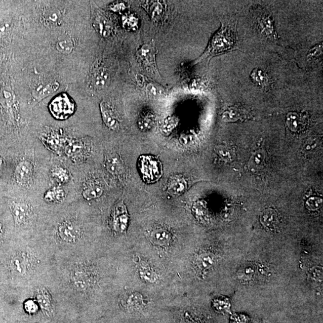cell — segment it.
Returning a JSON list of instances; mask_svg holds the SVG:
<instances>
[{"label": "cell", "instance_id": "cell-18", "mask_svg": "<svg viewBox=\"0 0 323 323\" xmlns=\"http://www.w3.org/2000/svg\"><path fill=\"white\" fill-rule=\"evenodd\" d=\"M252 81L262 88H268L270 86L271 80L268 73L260 69H255L250 75Z\"/></svg>", "mask_w": 323, "mask_h": 323}, {"label": "cell", "instance_id": "cell-3", "mask_svg": "<svg viewBox=\"0 0 323 323\" xmlns=\"http://www.w3.org/2000/svg\"><path fill=\"white\" fill-rule=\"evenodd\" d=\"M237 43L236 31L230 25L222 24V27L212 36L208 47L202 55L195 61L197 64L205 59L221 55L235 49Z\"/></svg>", "mask_w": 323, "mask_h": 323}, {"label": "cell", "instance_id": "cell-12", "mask_svg": "<svg viewBox=\"0 0 323 323\" xmlns=\"http://www.w3.org/2000/svg\"><path fill=\"white\" fill-rule=\"evenodd\" d=\"M93 25L99 35L106 38L111 35L113 27L109 19L100 10H95L93 13Z\"/></svg>", "mask_w": 323, "mask_h": 323}, {"label": "cell", "instance_id": "cell-28", "mask_svg": "<svg viewBox=\"0 0 323 323\" xmlns=\"http://www.w3.org/2000/svg\"><path fill=\"white\" fill-rule=\"evenodd\" d=\"M287 124L291 131H297L302 126L301 117L296 113H290L287 116Z\"/></svg>", "mask_w": 323, "mask_h": 323}, {"label": "cell", "instance_id": "cell-14", "mask_svg": "<svg viewBox=\"0 0 323 323\" xmlns=\"http://www.w3.org/2000/svg\"><path fill=\"white\" fill-rule=\"evenodd\" d=\"M31 261L27 255L19 253L14 256L10 260V268L20 276L27 274L31 268Z\"/></svg>", "mask_w": 323, "mask_h": 323}, {"label": "cell", "instance_id": "cell-26", "mask_svg": "<svg viewBox=\"0 0 323 323\" xmlns=\"http://www.w3.org/2000/svg\"><path fill=\"white\" fill-rule=\"evenodd\" d=\"M61 13L56 8H49L43 13L44 21L48 25H55L60 21Z\"/></svg>", "mask_w": 323, "mask_h": 323}, {"label": "cell", "instance_id": "cell-25", "mask_svg": "<svg viewBox=\"0 0 323 323\" xmlns=\"http://www.w3.org/2000/svg\"><path fill=\"white\" fill-rule=\"evenodd\" d=\"M56 48L62 54H69L72 52L74 44L72 39L69 36H61L56 42Z\"/></svg>", "mask_w": 323, "mask_h": 323}, {"label": "cell", "instance_id": "cell-4", "mask_svg": "<svg viewBox=\"0 0 323 323\" xmlns=\"http://www.w3.org/2000/svg\"><path fill=\"white\" fill-rule=\"evenodd\" d=\"M79 171L53 156L49 171V183L76 188Z\"/></svg>", "mask_w": 323, "mask_h": 323}, {"label": "cell", "instance_id": "cell-29", "mask_svg": "<svg viewBox=\"0 0 323 323\" xmlns=\"http://www.w3.org/2000/svg\"><path fill=\"white\" fill-rule=\"evenodd\" d=\"M214 257L211 254H203L198 258L197 264L201 270H208L214 264Z\"/></svg>", "mask_w": 323, "mask_h": 323}, {"label": "cell", "instance_id": "cell-34", "mask_svg": "<svg viewBox=\"0 0 323 323\" xmlns=\"http://www.w3.org/2000/svg\"><path fill=\"white\" fill-rule=\"evenodd\" d=\"M322 201L319 198H311L308 201L307 205L310 209H316L319 208L322 205Z\"/></svg>", "mask_w": 323, "mask_h": 323}, {"label": "cell", "instance_id": "cell-19", "mask_svg": "<svg viewBox=\"0 0 323 323\" xmlns=\"http://www.w3.org/2000/svg\"><path fill=\"white\" fill-rule=\"evenodd\" d=\"M187 188L186 181L183 177L175 176L169 180L168 189L170 194L178 195L182 194Z\"/></svg>", "mask_w": 323, "mask_h": 323}, {"label": "cell", "instance_id": "cell-2", "mask_svg": "<svg viewBox=\"0 0 323 323\" xmlns=\"http://www.w3.org/2000/svg\"><path fill=\"white\" fill-rule=\"evenodd\" d=\"M2 196L12 214L15 234L39 231L46 209L41 198Z\"/></svg>", "mask_w": 323, "mask_h": 323}, {"label": "cell", "instance_id": "cell-11", "mask_svg": "<svg viewBox=\"0 0 323 323\" xmlns=\"http://www.w3.org/2000/svg\"><path fill=\"white\" fill-rule=\"evenodd\" d=\"M100 106L102 120L105 125L112 131H118L121 123L114 109L105 101H102Z\"/></svg>", "mask_w": 323, "mask_h": 323}, {"label": "cell", "instance_id": "cell-24", "mask_svg": "<svg viewBox=\"0 0 323 323\" xmlns=\"http://www.w3.org/2000/svg\"><path fill=\"white\" fill-rule=\"evenodd\" d=\"M261 222L263 225L269 229L276 228L278 224V217L276 212L273 209H267L263 212Z\"/></svg>", "mask_w": 323, "mask_h": 323}, {"label": "cell", "instance_id": "cell-7", "mask_svg": "<svg viewBox=\"0 0 323 323\" xmlns=\"http://www.w3.org/2000/svg\"><path fill=\"white\" fill-rule=\"evenodd\" d=\"M49 110L55 120L66 121L75 113L76 104L66 93H62L50 102Z\"/></svg>", "mask_w": 323, "mask_h": 323}, {"label": "cell", "instance_id": "cell-6", "mask_svg": "<svg viewBox=\"0 0 323 323\" xmlns=\"http://www.w3.org/2000/svg\"><path fill=\"white\" fill-rule=\"evenodd\" d=\"M157 53L155 42L152 40L138 48L136 52V58L144 70L155 76H160L157 64Z\"/></svg>", "mask_w": 323, "mask_h": 323}, {"label": "cell", "instance_id": "cell-32", "mask_svg": "<svg viewBox=\"0 0 323 323\" xmlns=\"http://www.w3.org/2000/svg\"><path fill=\"white\" fill-rule=\"evenodd\" d=\"M24 310L27 312V313L30 315H33L38 311L39 304L38 303L32 299L27 300L24 303Z\"/></svg>", "mask_w": 323, "mask_h": 323}, {"label": "cell", "instance_id": "cell-1", "mask_svg": "<svg viewBox=\"0 0 323 323\" xmlns=\"http://www.w3.org/2000/svg\"><path fill=\"white\" fill-rule=\"evenodd\" d=\"M52 157L37 137L15 150L9 183L2 195L41 198L49 184Z\"/></svg>", "mask_w": 323, "mask_h": 323}, {"label": "cell", "instance_id": "cell-5", "mask_svg": "<svg viewBox=\"0 0 323 323\" xmlns=\"http://www.w3.org/2000/svg\"><path fill=\"white\" fill-rule=\"evenodd\" d=\"M137 166L141 178L147 183H154L162 175V166L155 156L141 155L137 162Z\"/></svg>", "mask_w": 323, "mask_h": 323}, {"label": "cell", "instance_id": "cell-9", "mask_svg": "<svg viewBox=\"0 0 323 323\" xmlns=\"http://www.w3.org/2000/svg\"><path fill=\"white\" fill-rule=\"evenodd\" d=\"M110 73L103 64L97 62L92 67L88 76V84L90 89L100 91L108 86L110 81Z\"/></svg>", "mask_w": 323, "mask_h": 323}, {"label": "cell", "instance_id": "cell-30", "mask_svg": "<svg viewBox=\"0 0 323 323\" xmlns=\"http://www.w3.org/2000/svg\"><path fill=\"white\" fill-rule=\"evenodd\" d=\"M123 25L127 30L135 31L138 28V19L132 14H127L123 18Z\"/></svg>", "mask_w": 323, "mask_h": 323}, {"label": "cell", "instance_id": "cell-15", "mask_svg": "<svg viewBox=\"0 0 323 323\" xmlns=\"http://www.w3.org/2000/svg\"><path fill=\"white\" fill-rule=\"evenodd\" d=\"M128 222L125 206L123 202L116 206L113 225L116 231H123L127 227Z\"/></svg>", "mask_w": 323, "mask_h": 323}, {"label": "cell", "instance_id": "cell-16", "mask_svg": "<svg viewBox=\"0 0 323 323\" xmlns=\"http://www.w3.org/2000/svg\"><path fill=\"white\" fill-rule=\"evenodd\" d=\"M59 87V84L56 81L39 84L33 91V97L36 101L40 102L55 92Z\"/></svg>", "mask_w": 323, "mask_h": 323}, {"label": "cell", "instance_id": "cell-23", "mask_svg": "<svg viewBox=\"0 0 323 323\" xmlns=\"http://www.w3.org/2000/svg\"><path fill=\"white\" fill-rule=\"evenodd\" d=\"M145 7L153 19H158L161 18L164 12V7L161 1L147 2Z\"/></svg>", "mask_w": 323, "mask_h": 323}, {"label": "cell", "instance_id": "cell-8", "mask_svg": "<svg viewBox=\"0 0 323 323\" xmlns=\"http://www.w3.org/2000/svg\"><path fill=\"white\" fill-rule=\"evenodd\" d=\"M14 151L0 144V195L6 191L9 183Z\"/></svg>", "mask_w": 323, "mask_h": 323}, {"label": "cell", "instance_id": "cell-22", "mask_svg": "<svg viewBox=\"0 0 323 323\" xmlns=\"http://www.w3.org/2000/svg\"><path fill=\"white\" fill-rule=\"evenodd\" d=\"M150 239L153 242L159 245H166L171 239L169 232L163 229H155L150 234Z\"/></svg>", "mask_w": 323, "mask_h": 323}, {"label": "cell", "instance_id": "cell-13", "mask_svg": "<svg viewBox=\"0 0 323 323\" xmlns=\"http://www.w3.org/2000/svg\"><path fill=\"white\" fill-rule=\"evenodd\" d=\"M104 166L109 173L118 176L123 174V163L120 156L116 154H107L105 155Z\"/></svg>", "mask_w": 323, "mask_h": 323}, {"label": "cell", "instance_id": "cell-31", "mask_svg": "<svg viewBox=\"0 0 323 323\" xmlns=\"http://www.w3.org/2000/svg\"><path fill=\"white\" fill-rule=\"evenodd\" d=\"M323 55V44H319L312 48L308 53L307 58L308 61H315Z\"/></svg>", "mask_w": 323, "mask_h": 323}, {"label": "cell", "instance_id": "cell-20", "mask_svg": "<svg viewBox=\"0 0 323 323\" xmlns=\"http://www.w3.org/2000/svg\"><path fill=\"white\" fill-rule=\"evenodd\" d=\"M38 303L41 310L47 316L52 315V304L49 294L46 291H39L38 294Z\"/></svg>", "mask_w": 323, "mask_h": 323}, {"label": "cell", "instance_id": "cell-27", "mask_svg": "<svg viewBox=\"0 0 323 323\" xmlns=\"http://www.w3.org/2000/svg\"><path fill=\"white\" fill-rule=\"evenodd\" d=\"M245 115L239 108L231 107L226 110L223 114V119L225 121H237L245 117Z\"/></svg>", "mask_w": 323, "mask_h": 323}, {"label": "cell", "instance_id": "cell-10", "mask_svg": "<svg viewBox=\"0 0 323 323\" xmlns=\"http://www.w3.org/2000/svg\"><path fill=\"white\" fill-rule=\"evenodd\" d=\"M258 30L263 36L270 39L277 40V34L273 18L266 12H258L256 15Z\"/></svg>", "mask_w": 323, "mask_h": 323}, {"label": "cell", "instance_id": "cell-17", "mask_svg": "<svg viewBox=\"0 0 323 323\" xmlns=\"http://www.w3.org/2000/svg\"><path fill=\"white\" fill-rule=\"evenodd\" d=\"M139 84L146 90L147 93L153 96H158L165 94V90L161 85L155 82L149 80L148 79L140 76L138 77Z\"/></svg>", "mask_w": 323, "mask_h": 323}, {"label": "cell", "instance_id": "cell-36", "mask_svg": "<svg viewBox=\"0 0 323 323\" xmlns=\"http://www.w3.org/2000/svg\"><path fill=\"white\" fill-rule=\"evenodd\" d=\"M254 163L259 165L262 162L263 159H264L263 155L260 152H258L254 156Z\"/></svg>", "mask_w": 323, "mask_h": 323}, {"label": "cell", "instance_id": "cell-21", "mask_svg": "<svg viewBox=\"0 0 323 323\" xmlns=\"http://www.w3.org/2000/svg\"><path fill=\"white\" fill-rule=\"evenodd\" d=\"M155 121V116L151 111L146 110L141 113L138 121L139 128L143 131H149L154 126Z\"/></svg>", "mask_w": 323, "mask_h": 323}, {"label": "cell", "instance_id": "cell-35", "mask_svg": "<svg viewBox=\"0 0 323 323\" xmlns=\"http://www.w3.org/2000/svg\"><path fill=\"white\" fill-rule=\"evenodd\" d=\"M243 274H244V277H246V279H250L251 277L254 275V269L251 267H246L243 269L242 271Z\"/></svg>", "mask_w": 323, "mask_h": 323}, {"label": "cell", "instance_id": "cell-33", "mask_svg": "<svg viewBox=\"0 0 323 323\" xmlns=\"http://www.w3.org/2000/svg\"><path fill=\"white\" fill-rule=\"evenodd\" d=\"M140 273L141 277L146 282H154L157 279V276L154 272L150 270L149 268L141 269Z\"/></svg>", "mask_w": 323, "mask_h": 323}]
</instances>
